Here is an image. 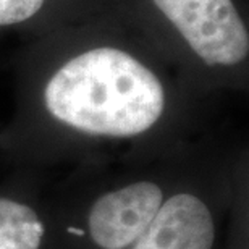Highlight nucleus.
<instances>
[{
	"mask_svg": "<svg viewBox=\"0 0 249 249\" xmlns=\"http://www.w3.org/2000/svg\"><path fill=\"white\" fill-rule=\"evenodd\" d=\"M183 106L156 70L117 47H94L65 60L31 94L5 136L23 167L62 159L92 163V152L126 146L157 151L180 134Z\"/></svg>",
	"mask_w": 249,
	"mask_h": 249,
	"instance_id": "f257e3e1",
	"label": "nucleus"
},
{
	"mask_svg": "<svg viewBox=\"0 0 249 249\" xmlns=\"http://www.w3.org/2000/svg\"><path fill=\"white\" fill-rule=\"evenodd\" d=\"M188 152L110 168L92 163L49 186L46 249H131L156 215Z\"/></svg>",
	"mask_w": 249,
	"mask_h": 249,
	"instance_id": "f03ea898",
	"label": "nucleus"
},
{
	"mask_svg": "<svg viewBox=\"0 0 249 249\" xmlns=\"http://www.w3.org/2000/svg\"><path fill=\"white\" fill-rule=\"evenodd\" d=\"M241 160L188 152L175 183L131 249H220Z\"/></svg>",
	"mask_w": 249,
	"mask_h": 249,
	"instance_id": "7ed1b4c3",
	"label": "nucleus"
},
{
	"mask_svg": "<svg viewBox=\"0 0 249 249\" xmlns=\"http://www.w3.org/2000/svg\"><path fill=\"white\" fill-rule=\"evenodd\" d=\"M204 65L233 68L249 53V34L231 0H152Z\"/></svg>",
	"mask_w": 249,
	"mask_h": 249,
	"instance_id": "20e7f679",
	"label": "nucleus"
},
{
	"mask_svg": "<svg viewBox=\"0 0 249 249\" xmlns=\"http://www.w3.org/2000/svg\"><path fill=\"white\" fill-rule=\"evenodd\" d=\"M49 186L37 168H19L0 185V249H46Z\"/></svg>",
	"mask_w": 249,
	"mask_h": 249,
	"instance_id": "39448f33",
	"label": "nucleus"
},
{
	"mask_svg": "<svg viewBox=\"0 0 249 249\" xmlns=\"http://www.w3.org/2000/svg\"><path fill=\"white\" fill-rule=\"evenodd\" d=\"M46 0H0V26L24 23L41 12Z\"/></svg>",
	"mask_w": 249,
	"mask_h": 249,
	"instance_id": "423d86ee",
	"label": "nucleus"
}]
</instances>
